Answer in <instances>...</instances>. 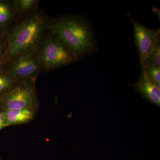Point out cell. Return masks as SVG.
I'll return each mask as SVG.
<instances>
[{
  "instance_id": "7c38bea8",
  "label": "cell",
  "mask_w": 160,
  "mask_h": 160,
  "mask_svg": "<svg viewBox=\"0 0 160 160\" xmlns=\"http://www.w3.org/2000/svg\"><path fill=\"white\" fill-rule=\"evenodd\" d=\"M149 65L160 66V37L155 41L148 53L145 63V68Z\"/></svg>"
},
{
  "instance_id": "6da1fadb",
  "label": "cell",
  "mask_w": 160,
  "mask_h": 160,
  "mask_svg": "<svg viewBox=\"0 0 160 160\" xmlns=\"http://www.w3.org/2000/svg\"><path fill=\"white\" fill-rule=\"evenodd\" d=\"M47 29L69 46L78 60L94 51L93 31L89 24L79 18L66 16L55 18L47 22Z\"/></svg>"
},
{
  "instance_id": "8fae6325",
  "label": "cell",
  "mask_w": 160,
  "mask_h": 160,
  "mask_svg": "<svg viewBox=\"0 0 160 160\" xmlns=\"http://www.w3.org/2000/svg\"><path fill=\"white\" fill-rule=\"evenodd\" d=\"M17 15H30L36 12L39 1L38 0H14L12 1Z\"/></svg>"
},
{
  "instance_id": "277c9868",
  "label": "cell",
  "mask_w": 160,
  "mask_h": 160,
  "mask_svg": "<svg viewBox=\"0 0 160 160\" xmlns=\"http://www.w3.org/2000/svg\"><path fill=\"white\" fill-rule=\"evenodd\" d=\"M0 65H2L13 78L21 81L36 80L44 71L38 49L18 55Z\"/></svg>"
},
{
  "instance_id": "ba28073f",
  "label": "cell",
  "mask_w": 160,
  "mask_h": 160,
  "mask_svg": "<svg viewBox=\"0 0 160 160\" xmlns=\"http://www.w3.org/2000/svg\"><path fill=\"white\" fill-rule=\"evenodd\" d=\"M5 127L29 122L34 116V109L2 110Z\"/></svg>"
},
{
  "instance_id": "9c48e42d",
  "label": "cell",
  "mask_w": 160,
  "mask_h": 160,
  "mask_svg": "<svg viewBox=\"0 0 160 160\" xmlns=\"http://www.w3.org/2000/svg\"><path fill=\"white\" fill-rule=\"evenodd\" d=\"M17 16L12 1L0 0V32L10 29Z\"/></svg>"
},
{
  "instance_id": "9a60e30c",
  "label": "cell",
  "mask_w": 160,
  "mask_h": 160,
  "mask_svg": "<svg viewBox=\"0 0 160 160\" xmlns=\"http://www.w3.org/2000/svg\"><path fill=\"white\" fill-rule=\"evenodd\" d=\"M5 127L2 110L0 109V131Z\"/></svg>"
},
{
  "instance_id": "5b68a950",
  "label": "cell",
  "mask_w": 160,
  "mask_h": 160,
  "mask_svg": "<svg viewBox=\"0 0 160 160\" xmlns=\"http://www.w3.org/2000/svg\"><path fill=\"white\" fill-rule=\"evenodd\" d=\"M36 80L23 81L0 99V109H35L38 105Z\"/></svg>"
},
{
  "instance_id": "30bf717a",
  "label": "cell",
  "mask_w": 160,
  "mask_h": 160,
  "mask_svg": "<svg viewBox=\"0 0 160 160\" xmlns=\"http://www.w3.org/2000/svg\"><path fill=\"white\" fill-rule=\"evenodd\" d=\"M22 82L13 78L2 65H0V99Z\"/></svg>"
},
{
  "instance_id": "52a82bcc",
  "label": "cell",
  "mask_w": 160,
  "mask_h": 160,
  "mask_svg": "<svg viewBox=\"0 0 160 160\" xmlns=\"http://www.w3.org/2000/svg\"><path fill=\"white\" fill-rule=\"evenodd\" d=\"M138 93L160 108V88L149 77L144 69L139 80L133 85Z\"/></svg>"
},
{
  "instance_id": "3957f363",
  "label": "cell",
  "mask_w": 160,
  "mask_h": 160,
  "mask_svg": "<svg viewBox=\"0 0 160 160\" xmlns=\"http://www.w3.org/2000/svg\"><path fill=\"white\" fill-rule=\"evenodd\" d=\"M38 52L44 71L67 66L78 61L69 46L50 32L44 36Z\"/></svg>"
},
{
  "instance_id": "5bb4252c",
  "label": "cell",
  "mask_w": 160,
  "mask_h": 160,
  "mask_svg": "<svg viewBox=\"0 0 160 160\" xmlns=\"http://www.w3.org/2000/svg\"><path fill=\"white\" fill-rule=\"evenodd\" d=\"M9 29L0 32V62L6 52L8 44V35Z\"/></svg>"
},
{
  "instance_id": "8992f818",
  "label": "cell",
  "mask_w": 160,
  "mask_h": 160,
  "mask_svg": "<svg viewBox=\"0 0 160 160\" xmlns=\"http://www.w3.org/2000/svg\"><path fill=\"white\" fill-rule=\"evenodd\" d=\"M128 17L133 27L135 42L136 45L142 69L145 68L147 56L155 41L160 37V29H149L144 26L130 14Z\"/></svg>"
},
{
  "instance_id": "7a4b0ae2",
  "label": "cell",
  "mask_w": 160,
  "mask_h": 160,
  "mask_svg": "<svg viewBox=\"0 0 160 160\" xmlns=\"http://www.w3.org/2000/svg\"><path fill=\"white\" fill-rule=\"evenodd\" d=\"M47 20L36 12L9 29L8 44L0 65L22 53L38 49L47 29Z\"/></svg>"
},
{
  "instance_id": "4fadbf2b",
  "label": "cell",
  "mask_w": 160,
  "mask_h": 160,
  "mask_svg": "<svg viewBox=\"0 0 160 160\" xmlns=\"http://www.w3.org/2000/svg\"><path fill=\"white\" fill-rule=\"evenodd\" d=\"M143 69L145 70L149 77L160 87V66L149 65L146 66Z\"/></svg>"
}]
</instances>
